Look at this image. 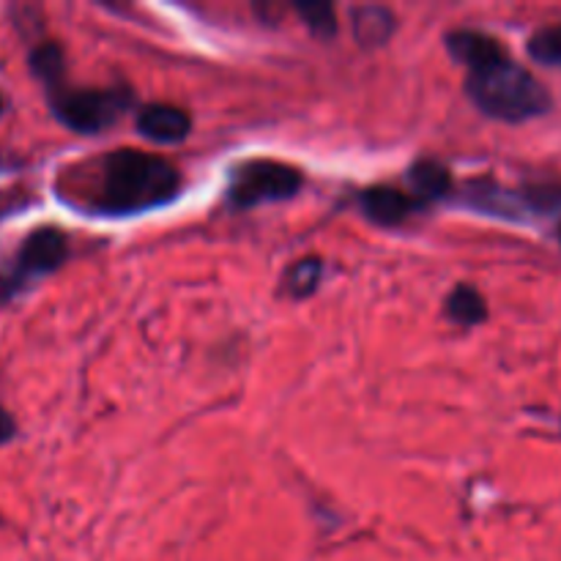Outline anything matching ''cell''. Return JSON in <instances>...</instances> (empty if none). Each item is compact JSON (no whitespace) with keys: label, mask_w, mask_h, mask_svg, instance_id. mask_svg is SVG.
<instances>
[{"label":"cell","mask_w":561,"mask_h":561,"mask_svg":"<svg viewBox=\"0 0 561 561\" xmlns=\"http://www.w3.org/2000/svg\"><path fill=\"white\" fill-rule=\"evenodd\" d=\"M529 55L542 66H561V25L540 27L529 38Z\"/></svg>","instance_id":"cell-13"},{"label":"cell","mask_w":561,"mask_h":561,"mask_svg":"<svg viewBox=\"0 0 561 561\" xmlns=\"http://www.w3.org/2000/svg\"><path fill=\"white\" fill-rule=\"evenodd\" d=\"M42 85L47 91V102L55 118L64 126H69L71 131H80V135H96V131L113 126L131 102L126 91L66 85L64 71L42 80Z\"/></svg>","instance_id":"cell-3"},{"label":"cell","mask_w":561,"mask_h":561,"mask_svg":"<svg viewBox=\"0 0 561 561\" xmlns=\"http://www.w3.org/2000/svg\"><path fill=\"white\" fill-rule=\"evenodd\" d=\"M559 239H561V228H559Z\"/></svg>","instance_id":"cell-17"},{"label":"cell","mask_w":561,"mask_h":561,"mask_svg":"<svg viewBox=\"0 0 561 561\" xmlns=\"http://www.w3.org/2000/svg\"><path fill=\"white\" fill-rule=\"evenodd\" d=\"M301 186V173L285 162L274 159H250L239 164L230 175L228 201L230 206L250 208L257 203L283 201V197L296 195Z\"/></svg>","instance_id":"cell-5"},{"label":"cell","mask_w":561,"mask_h":561,"mask_svg":"<svg viewBox=\"0 0 561 561\" xmlns=\"http://www.w3.org/2000/svg\"><path fill=\"white\" fill-rule=\"evenodd\" d=\"M192 129V118L175 104H148L137 113V131L153 142H181Z\"/></svg>","instance_id":"cell-7"},{"label":"cell","mask_w":561,"mask_h":561,"mask_svg":"<svg viewBox=\"0 0 561 561\" xmlns=\"http://www.w3.org/2000/svg\"><path fill=\"white\" fill-rule=\"evenodd\" d=\"M0 115H3V96H0Z\"/></svg>","instance_id":"cell-16"},{"label":"cell","mask_w":561,"mask_h":561,"mask_svg":"<svg viewBox=\"0 0 561 561\" xmlns=\"http://www.w3.org/2000/svg\"><path fill=\"white\" fill-rule=\"evenodd\" d=\"M181 175L168 159L137 148H118L99 164L93 208L110 217L137 214L173 201Z\"/></svg>","instance_id":"cell-1"},{"label":"cell","mask_w":561,"mask_h":561,"mask_svg":"<svg viewBox=\"0 0 561 561\" xmlns=\"http://www.w3.org/2000/svg\"><path fill=\"white\" fill-rule=\"evenodd\" d=\"M66 255H69V239H66L64 230L53 228V225L31 230L20 241L11 261L0 266V305L14 299L20 290H25L36 279L58 272Z\"/></svg>","instance_id":"cell-4"},{"label":"cell","mask_w":561,"mask_h":561,"mask_svg":"<svg viewBox=\"0 0 561 561\" xmlns=\"http://www.w3.org/2000/svg\"><path fill=\"white\" fill-rule=\"evenodd\" d=\"M394 31V16L381 5H362L354 9V33L365 47H378Z\"/></svg>","instance_id":"cell-10"},{"label":"cell","mask_w":561,"mask_h":561,"mask_svg":"<svg viewBox=\"0 0 561 561\" xmlns=\"http://www.w3.org/2000/svg\"><path fill=\"white\" fill-rule=\"evenodd\" d=\"M409 181L416 197L433 201V197L447 195L449 186H453V173L436 159H422L409 170Z\"/></svg>","instance_id":"cell-11"},{"label":"cell","mask_w":561,"mask_h":561,"mask_svg":"<svg viewBox=\"0 0 561 561\" xmlns=\"http://www.w3.org/2000/svg\"><path fill=\"white\" fill-rule=\"evenodd\" d=\"M447 49L458 64H463L469 71H480L485 66L499 64V60L510 58L504 44L499 38L488 36L480 31H453L447 36Z\"/></svg>","instance_id":"cell-6"},{"label":"cell","mask_w":561,"mask_h":561,"mask_svg":"<svg viewBox=\"0 0 561 561\" xmlns=\"http://www.w3.org/2000/svg\"><path fill=\"white\" fill-rule=\"evenodd\" d=\"M359 206L370 222L400 225L411 211H414L416 201L405 195V192L394 190V186H373V190L362 192Z\"/></svg>","instance_id":"cell-8"},{"label":"cell","mask_w":561,"mask_h":561,"mask_svg":"<svg viewBox=\"0 0 561 561\" xmlns=\"http://www.w3.org/2000/svg\"><path fill=\"white\" fill-rule=\"evenodd\" d=\"M321 272H323V266L318 257H305V261H296L294 266L285 272L283 288L288 290L290 296L312 294V288H316L318 279H321Z\"/></svg>","instance_id":"cell-12"},{"label":"cell","mask_w":561,"mask_h":561,"mask_svg":"<svg viewBox=\"0 0 561 561\" xmlns=\"http://www.w3.org/2000/svg\"><path fill=\"white\" fill-rule=\"evenodd\" d=\"M14 436H16L14 416H11L9 411H5L3 405H0V447H3V444H9Z\"/></svg>","instance_id":"cell-15"},{"label":"cell","mask_w":561,"mask_h":561,"mask_svg":"<svg viewBox=\"0 0 561 561\" xmlns=\"http://www.w3.org/2000/svg\"><path fill=\"white\" fill-rule=\"evenodd\" d=\"M296 11H299L301 20L307 22V27H310L316 36L327 38L337 33V14H334V5L307 0V3H296Z\"/></svg>","instance_id":"cell-14"},{"label":"cell","mask_w":561,"mask_h":561,"mask_svg":"<svg viewBox=\"0 0 561 561\" xmlns=\"http://www.w3.org/2000/svg\"><path fill=\"white\" fill-rule=\"evenodd\" d=\"M466 93L482 113L507 124L537 118L551 107V93L546 91V85L513 58L469 71Z\"/></svg>","instance_id":"cell-2"},{"label":"cell","mask_w":561,"mask_h":561,"mask_svg":"<svg viewBox=\"0 0 561 561\" xmlns=\"http://www.w3.org/2000/svg\"><path fill=\"white\" fill-rule=\"evenodd\" d=\"M444 312H447L449 321L460 323V327H474V323H482L488 318L485 296L471 288V285H458L444 301Z\"/></svg>","instance_id":"cell-9"}]
</instances>
